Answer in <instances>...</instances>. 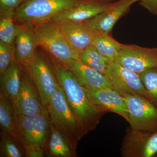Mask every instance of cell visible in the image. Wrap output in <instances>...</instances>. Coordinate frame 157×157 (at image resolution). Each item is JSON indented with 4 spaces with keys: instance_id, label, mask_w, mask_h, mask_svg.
Here are the masks:
<instances>
[{
    "instance_id": "cell-8",
    "label": "cell",
    "mask_w": 157,
    "mask_h": 157,
    "mask_svg": "<svg viewBox=\"0 0 157 157\" xmlns=\"http://www.w3.org/2000/svg\"><path fill=\"white\" fill-rule=\"evenodd\" d=\"M113 61L139 74L151 68L157 67V48H144L135 45L122 44Z\"/></svg>"
},
{
    "instance_id": "cell-26",
    "label": "cell",
    "mask_w": 157,
    "mask_h": 157,
    "mask_svg": "<svg viewBox=\"0 0 157 157\" xmlns=\"http://www.w3.org/2000/svg\"><path fill=\"white\" fill-rule=\"evenodd\" d=\"M15 53L14 44L11 45L0 41V75L15 59Z\"/></svg>"
},
{
    "instance_id": "cell-2",
    "label": "cell",
    "mask_w": 157,
    "mask_h": 157,
    "mask_svg": "<svg viewBox=\"0 0 157 157\" xmlns=\"http://www.w3.org/2000/svg\"><path fill=\"white\" fill-rule=\"evenodd\" d=\"M50 132V121L45 107L33 116L17 115V136L27 157H43Z\"/></svg>"
},
{
    "instance_id": "cell-27",
    "label": "cell",
    "mask_w": 157,
    "mask_h": 157,
    "mask_svg": "<svg viewBox=\"0 0 157 157\" xmlns=\"http://www.w3.org/2000/svg\"><path fill=\"white\" fill-rule=\"evenodd\" d=\"M25 0H0V18L12 17Z\"/></svg>"
},
{
    "instance_id": "cell-17",
    "label": "cell",
    "mask_w": 157,
    "mask_h": 157,
    "mask_svg": "<svg viewBox=\"0 0 157 157\" xmlns=\"http://www.w3.org/2000/svg\"><path fill=\"white\" fill-rule=\"evenodd\" d=\"M14 45L16 60L21 66H25L35 57L36 48L39 46L33 29L19 25Z\"/></svg>"
},
{
    "instance_id": "cell-13",
    "label": "cell",
    "mask_w": 157,
    "mask_h": 157,
    "mask_svg": "<svg viewBox=\"0 0 157 157\" xmlns=\"http://www.w3.org/2000/svg\"><path fill=\"white\" fill-rule=\"evenodd\" d=\"M111 3L107 0H83L77 6L57 14L52 22H83L103 12Z\"/></svg>"
},
{
    "instance_id": "cell-12",
    "label": "cell",
    "mask_w": 157,
    "mask_h": 157,
    "mask_svg": "<svg viewBox=\"0 0 157 157\" xmlns=\"http://www.w3.org/2000/svg\"><path fill=\"white\" fill-rule=\"evenodd\" d=\"M140 0H118L101 13L85 21L93 30L109 34L121 17L128 12L131 6Z\"/></svg>"
},
{
    "instance_id": "cell-23",
    "label": "cell",
    "mask_w": 157,
    "mask_h": 157,
    "mask_svg": "<svg viewBox=\"0 0 157 157\" xmlns=\"http://www.w3.org/2000/svg\"><path fill=\"white\" fill-rule=\"evenodd\" d=\"M0 157H26L25 152L17 137L1 133Z\"/></svg>"
},
{
    "instance_id": "cell-24",
    "label": "cell",
    "mask_w": 157,
    "mask_h": 157,
    "mask_svg": "<svg viewBox=\"0 0 157 157\" xmlns=\"http://www.w3.org/2000/svg\"><path fill=\"white\" fill-rule=\"evenodd\" d=\"M145 89L147 98L157 106V67L139 74Z\"/></svg>"
},
{
    "instance_id": "cell-11",
    "label": "cell",
    "mask_w": 157,
    "mask_h": 157,
    "mask_svg": "<svg viewBox=\"0 0 157 157\" xmlns=\"http://www.w3.org/2000/svg\"><path fill=\"white\" fill-rule=\"evenodd\" d=\"M14 107L17 115L28 116L39 114L45 108L42 105L36 89L23 66L21 84Z\"/></svg>"
},
{
    "instance_id": "cell-21",
    "label": "cell",
    "mask_w": 157,
    "mask_h": 157,
    "mask_svg": "<svg viewBox=\"0 0 157 157\" xmlns=\"http://www.w3.org/2000/svg\"><path fill=\"white\" fill-rule=\"evenodd\" d=\"M109 34H102L96 32V36L92 45L99 53L111 62L114 61L116 55L122 44L117 41Z\"/></svg>"
},
{
    "instance_id": "cell-9",
    "label": "cell",
    "mask_w": 157,
    "mask_h": 157,
    "mask_svg": "<svg viewBox=\"0 0 157 157\" xmlns=\"http://www.w3.org/2000/svg\"><path fill=\"white\" fill-rule=\"evenodd\" d=\"M105 75L112 88L121 95H138L147 98L139 74L124 67L115 62L111 61L109 63Z\"/></svg>"
},
{
    "instance_id": "cell-19",
    "label": "cell",
    "mask_w": 157,
    "mask_h": 157,
    "mask_svg": "<svg viewBox=\"0 0 157 157\" xmlns=\"http://www.w3.org/2000/svg\"><path fill=\"white\" fill-rule=\"evenodd\" d=\"M76 149L71 145L61 132L50 122V132L45 156L48 157H76Z\"/></svg>"
},
{
    "instance_id": "cell-14",
    "label": "cell",
    "mask_w": 157,
    "mask_h": 157,
    "mask_svg": "<svg viewBox=\"0 0 157 157\" xmlns=\"http://www.w3.org/2000/svg\"><path fill=\"white\" fill-rule=\"evenodd\" d=\"M87 93L93 104L101 111L115 113L128 121V114L125 101L121 94L111 88L98 90H88Z\"/></svg>"
},
{
    "instance_id": "cell-22",
    "label": "cell",
    "mask_w": 157,
    "mask_h": 157,
    "mask_svg": "<svg viewBox=\"0 0 157 157\" xmlns=\"http://www.w3.org/2000/svg\"><path fill=\"white\" fill-rule=\"evenodd\" d=\"M79 60L104 75L109 63V60L99 53L93 45H90L81 52Z\"/></svg>"
},
{
    "instance_id": "cell-18",
    "label": "cell",
    "mask_w": 157,
    "mask_h": 157,
    "mask_svg": "<svg viewBox=\"0 0 157 157\" xmlns=\"http://www.w3.org/2000/svg\"><path fill=\"white\" fill-rule=\"evenodd\" d=\"M22 70V66L14 59L0 75V93L11 100L14 106L21 84Z\"/></svg>"
},
{
    "instance_id": "cell-7",
    "label": "cell",
    "mask_w": 157,
    "mask_h": 157,
    "mask_svg": "<svg viewBox=\"0 0 157 157\" xmlns=\"http://www.w3.org/2000/svg\"><path fill=\"white\" fill-rule=\"evenodd\" d=\"M128 114V122L133 130L157 131V106L149 99L138 95L124 94Z\"/></svg>"
},
{
    "instance_id": "cell-16",
    "label": "cell",
    "mask_w": 157,
    "mask_h": 157,
    "mask_svg": "<svg viewBox=\"0 0 157 157\" xmlns=\"http://www.w3.org/2000/svg\"><path fill=\"white\" fill-rule=\"evenodd\" d=\"M67 68L73 72L79 83L88 90L94 91L107 88H112L105 75L83 63L79 59L71 62Z\"/></svg>"
},
{
    "instance_id": "cell-15",
    "label": "cell",
    "mask_w": 157,
    "mask_h": 157,
    "mask_svg": "<svg viewBox=\"0 0 157 157\" xmlns=\"http://www.w3.org/2000/svg\"><path fill=\"white\" fill-rule=\"evenodd\" d=\"M56 23L72 46L80 55L84 49L92 45L96 32L92 29L85 21H60Z\"/></svg>"
},
{
    "instance_id": "cell-1",
    "label": "cell",
    "mask_w": 157,
    "mask_h": 157,
    "mask_svg": "<svg viewBox=\"0 0 157 157\" xmlns=\"http://www.w3.org/2000/svg\"><path fill=\"white\" fill-rule=\"evenodd\" d=\"M53 67L59 85L85 136L97 128L105 113L93 104L86 89L70 69L56 63Z\"/></svg>"
},
{
    "instance_id": "cell-6",
    "label": "cell",
    "mask_w": 157,
    "mask_h": 157,
    "mask_svg": "<svg viewBox=\"0 0 157 157\" xmlns=\"http://www.w3.org/2000/svg\"><path fill=\"white\" fill-rule=\"evenodd\" d=\"M23 67L36 87L42 105L46 107L59 86L53 66L43 56L36 52L35 57Z\"/></svg>"
},
{
    "instance_id": "cell-29",
    "label": "cell",
    "mask_w": 157,
    "mask_h": 157,
    "mask_svg": "<svg viewBox=\"0 0 157 157\" xmlns=\"http://www.w3.org/2000/svg\"><path fill=\"white\" fill-rule=\"evenodd\" d=\"M107 1H109L110 0H107Z\"/></svg>"
},
{
    "instance_id": "cell-4",
    "label": "cell",
    "mask_w": 157,
    "mask_h": 157,
    "mask_svg": "<svg viewBox=\"0 0 157 157\" xmlns=\"http://www.w3.org/2000/svg\"><path fill=\"white\" fill-rule=\"evenodd\" d=\"M83 0H25L13 19L20 26L33 29L49 21L57 14L72 9Z\"/></svg>"
},
{
    "instance_id": "cell-10",
    "label": "cell",
    "mask_w": 157,
    "mask_h": 157,
    "mask_svg": "<svg viewBox=\"0 0 157 157\" xmlns=\"http://www.w3.org/2000/svg\"><path fill=\"white\" fill-rule=\"evenodd\" d=\"M123 157H151L157 153V131L148 132L132 129L127 132L121 148Z\"/></svg>"
},
{
    "instance_id": "cell-20",
    "label": "cell",
    "mask_w": 157,
    "mask_h": 157,
    "mask_svg": "<svg viewBox=\"0 0 157 157\" xmlns=\"http://www.w3.org/2000/svg\"><path fill=\"white\" fill-rule=\"evenodd\" d=\"M17 114L11 100L0 93L1 133L17 136Z\"/></svg>"
},
{
    "instance_id": "cell-25",
    "label": "cell",
    "mask_w": 157,
    "mask_h": 157,
    "mask_svg": "<svg viewBox=\"0 0 157 157\" xmlns=\"http://www.w3.org/2000/svg\"><path fill=\"white\" fill-rule=\"evenodd\" d=\"M19 25H15L12 17L0 18V41L14 45Z\"/></svg>"
},
{
    "instance_id": "cell-3",
    "label": "cell",
    "mask_w": 157,
    "mask_h": 157,
    "mask_svg": "<svg viewBox=\"0 0 157 157\" xmlns=\"http://www.w3.org/2000/svg\"><path fill=\"white\" fill-rule=\"evenodd\" d=\"M39 46L53 60V63L67 67L71 62L79 59L76 51L56 23L48 21L33 28Z\"/></svg>"
},
{
    "instance_id": "cell-28",
    "label": "cell",
    "mask_w": 157,
    "mask_h": 157,
    "mask_svg": "<svg viewBox=\"0 0 157 157\" xmlns=\"http://www.w3.org/2000/svg\"><path fill=\"white\" fill-rule=\"evenodd\" d=\"M140 5L151 14L157 15V0H140Z\"/></svg>"
},
{
    "instance_id": "cell-5",
    "label": "cell",
    "mask_w": 157,
    "mask_h": 157,
    "mask_svg": "<svg viewBox=\"0 0 157 157\" xmlns=\"http://www.w3.org/2000/svg\"><path fill=\"white\" fill-rule=\"evenodd\" d=\"M46 108L50 122L61 132L71 145L76 149L78 142L84 135L60 86L51 98Z\"/></svg>"
}]
</instances>
